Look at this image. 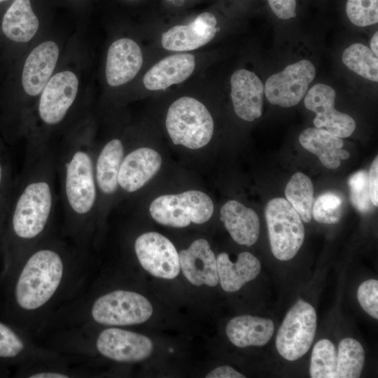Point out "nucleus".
<instances>
[{
	"instance_id": "1",
	"label": "nucleus",
	"mask_w": 378,
	"mask_h": 378,
	"mask_svg": "<svg viewBox=\"0 0 378 378\" xmlns=\"http://www.w3.org/2000/svg\"><path fill=\"white\" fill-rule=\"evenodd\" d=\"M81 251L48 235L0 278L6 321L24 331L42 322L78 274Z\"/></svg>"
},
{
	"instance_id": "2",
	"label": "nucleus",
	"mask_w": 378,
	"mask_h": 378,
	"mask_svg": "<svg viewBox=\"0 0 378 378\" xmlns=\"http://www.w3.org/2000/svg\"><path fill=\"white\" fill-rule=\"evenodd\" d=\"M55 150L46 147L15 177L4 224L0 278L13 270L49 235L56 191Z\"/></svg>"
},
{
	"instance_id": "3",
	"label": "nucleus",
	"mask_w": 378,
	"mask_h": 378,
	"mask_svg": "<svg viewBox=\"0 0 378 378\" xmlns=\"http://www.w3.org/2000/svg\"><path fill=\"white\" fill-rule=\"evenodd\" d=\"M95 148L88 130H83L67 136L59 148H55L64 229L80 250L88 246L97 224Z\"/></svg>"
},
{
	"instance_id": "4",
	"label": "nucleus",
	"mask_w": 378,
	"mask_h": 378,
	"mask_svg": "<svg viewBox=\"0 0 378 378\" xmlns=\"http://www.w3.org/2000/svg\"><path fill=\"white\" fill-rule=\"evenodd\" d=\"M153 314L147 298L131 290L118 289L95 298L84 309L85 323L126 326L146 321Z\"/></svg>"
},
{
	"instance_id": "5",
	"label": "nucleus",
	"mask_w": 378,
	"mask_h": 378,
	"mask_svg": "<svg viewBox=\"0 0 378 378\" xmlns=\"http://www.w3.org/2000/svg\"><path fill=\"white\" fill-rule=\"evenodd\" d=\"M165 125L176 145L190 149L206 146L214 133V120L206 107L199 100L182 97L169 107Z\"/></svg>"
},
{
	"instance_id": "6",
	"label": "nucleus",
	"mask_w": 378,
	"mask_h": 378,
	"mask_svg": "<svg viewBox=\"0 0 378 378\" xmlns=\"http://www.w3.org/2000/svg\"><path fill=\"white\" fill-rule=\"evenodd\" d=\"M72 337L68 340L67 345L76 353L92 348L100 356L119 363L143 360L153 349L152 341L146 336L115 326L103 329L92 342Z\"/></svg>"
},
{
	"instance_id": "7",
	"label": "nucleus",
	"mask_w": 378,
	"mask_h": 378,
	"mask_svg": "<svg viewBox=\"0 0 378 378\" xmlns=\"http://www.w3.org/2000/svg\"><path fill=\"white\" fill-rule=\"evenodd\" d=\"M149 211L152 218L161 225L184 227L191 223L208 221L214 213V204L204 192L192 190L159 196L152 202Z\"/></svg>"
},
{
	"instance_id": "8",
	"label": "nucleus",
	"mask_w": 378,
	"mask_h": 378,
	"mask_svg": "<svg viewBox=\"0 0 378 378\" xmlns=\"http://www.w3.org/2000/svg\"><path fill=\"white\" fill-rule=\"evenodd\" d=\"M265 213L273 255L280 260L293 258L304 239L300 216L287 200L280 197L270 200Z\"/></svg>"
},
{
	"instance_id": "9",
	"label": "nucleus",
	"mask_w": 378,
	"mask_h": 378,
	"mask_svg": "<svg viewBox=\"0 0 378 378\" xmlns=\"http://www.w3.org/2000/svg\"><path fill=\"white\" fill-rule=\"evenodd\" d=\"M316 326L314 308L304 300H298L288 312L279 329L276 347L279 354L291 361L304 356L312 344Z\"/></svg>"
},
{
	"instance_id": "10",
	"label": "nucleus",
	"mask_w": 378,
	"mask_h": 378,
	"mask_svg": "<svg viewBox=\"0 0 378 378\" xmlns=\"http://www.w3.org/2000/svg\"><path fill=\"white\" fill-rule=\"evenodd\" d=\"M315 75L314 64L307 59H302L270 76L264 93L274 105L284 108L293 106L305 96Z\"/></svg>"
},
{
	"instance_id": "11",
	"label": "nucleus",
	"mask_w": 378,
	"mask_h": 378,
	"mask_svg": "<svg viewBox=\"0 0 378 378\" xmlns=\"http://www.w3.org/2000/svg\"><path fill=\"white\" fill-rule=\"evenodd\" d=\"M134 251L141 267L158 278L172 279L180 272L178 253L164 235L149 232L134 241Z\"/></svg>"
},
{
	"instance_id": "12",
	"label": "nucleus",
	"mask_w": 378,
	"mask_h": 378,
	"mask_svg": "<svg viewBox=\"0 0 378 378\" xmlns=\"http://www.w3.org/2000/svg\"><path fill=\"white\" fill-rule=\"evenodd\" d=\"M336 92L325 84L317 83L307 92L305 107L316 113L313 122L316 127L323 128L330 133L346 138L351 135L356 128L355 120L348 114L335 108Z\"/></svg>"
},
{
	"instance_id": "13",
	"label": "nucleus",
	"mask_w": 378,
	"mask_h": 378,
	"mask_svg": "<svg viewBox=\"0 0 378 378\" xmlns=\"http://www.w3.org/2000/svg\"><path fill=\"white\" fill-rule=\"evenodd\" d=\"M56 352L37 346L25 331L8 321L0 320V365L22 367L41 361L59 360Z\"/></svg>"
},
{
	"instance_id": "14",
	"label": "nucleus",
	"mask_w": 378,
	"mask_h": 378,
	"mask_svg": "<svg viewBox=\"0 0 378 378\" xmlns=\"http://www.w3.org/2000/svg\"><path fill=\"white\" fill-rule=\"evenodd\" d=\"M125 154L122 140L113 138L100 148H95L94 174L98 192L97 223L106 200L119 190L118 173Z\"/></svg>"
},
{
	"instance_id": "15",
	"label": "nucleus",
	"mask_w": 378,
	"mask_h": 378,
	"mask_svg": "<svg viewBox=\"0 0 378 378\" xmlns=\"http://www.w3.org/2000/svg\"><path fill=\"white\" fill-rule=\"evenodd\" d=\"M216 24L212 13H202L190 24L174 26L163 33L162 46L166 50L177 52L197 49L214 38L219 30Z\"/></svg>"
},
{
	"instance_id": "16",
	"label": "nucleus",
	"mask_w": 378,
	"mask_h": 378,
	"mask_svg": "<svg viewBox=\"0 0 378 378\" xmlns=\"http://www.w3.org/2000/svg\"><path fill=\"white\" fill-rule=\"evenodd\" d=\"M59 55L57 44L46 41L36 46L27 56L22 69V85L26 94H40L52 77Z\"/></svg>"
},
{
	"instance_id": "17",
	"label": "nucleus",
	"mask_w": 378,
	"mask_h": 378,
	"mask_svg": "<svg viewBox=\"0 0 378 378\" xmlns=\"http://www.w3.org/2000/svg\"><path fill=\"white\" fill-rule=\"evenodd\" d=\"M162 162L161 155L147 147L125 154L118 173L119 188L127 193L139 190L157 174Z\"/></svg>"
},
{
	"instance_id": "18",
	"label": "nucleus",
	"mask_w": 378,
	"mask_h": 378,
	"mask_svg": "<svg viewBox=\"0 0 378 378\" xmlns=\"http://www.w3.org/2000/svg\"><path fill=\"white\" fill-rule=\"evenodd\" d=\"M139 46L132 39L119 38L110 46L107 52L105 75L108 84L118 87L132 80L143 64Z\"/></svg>"
},
{
	"instance_id": "19",
	"label": "nucleus",
	"mask_w": 378,
	"mask_h": 378,
	"mask_svg": "<svg viewBox=\"0 0 378 378\" xmlns=\"http://www.w3.org/2000/svg\"><path fill=\"white\" fill-rule=\"evenodd\" d=\"M231 98L235 113L251 122L262 113L264 86L260 79L246 69L234 71L230 78Z\"/></svg>"
},
{
	"instance_id": "20",
	"label": "nucleus",
	"mask_w": 378,
	"mask_h": 378,
	"mask_svg": "<svg viewBox=\"0 0 378 378\" xmlns=\"http://www.w3.org/2000/svg\"><path fill=\"white\" fill-rule=\"evenodd\" d=\"M180 269L195 286H215L218 283L216 258L204 239L194 241L178 253Z\"/></svg>"
},
{
	"instance_id": "21",
	"label": "nucleus",
	"mask_w": 378,
	"mask_h": 378,
	"mask_svg": "<svg viewBox=\"0 0 378 378\" xmlns=\"http://www.w3.org/2000/svg\"><path fill=\"white\" fill-rule=\"evenodd\" d=\"M195 68V56L189 53L169 55L155 64L144 75L143 83L149 90H164L182 83Z\"/></svg>"
},
{
	"instance_id": "22",
	"label": "nucleus",
	"mask_w": 378,
	"mask_h": 378,
	"mask_svg": "<svg viewBox=\"0 0 378 378\" xmlns=\"http://www.w3.org/2000/svg\"><path fill=\"white\" fill-rule=\"evenodd\" d=\"M220 220L234 241L253 245L259 237L260 220L255 211L237 200L227 202L220 209Z\"/></svg>"
},
{
	"instance_id": "23",
	"label": "nucleus",
	"mask_w": 378,
	"mask_h": 378,
	"mask_svg": "<svg viewBox=\"0 0 378 378\" xmlns=\"http://www.w3.org/2000/svg\"><path fill=\"white\" fill-rule=\"evenodd\" d=\"M300 145L309 152L316 155L321 163L330 169L340 167L342 160H346L350 154L342 149L344 142L323 128L309 127L299 136Z\"/></svg>"
},
{
	"instance_id": "24",
	"label": "nucleus",
	"mask_w": 378,
	"mask_h": 378,
	"mask_svg": "<svg viewBox=\"0 0 378 378\" xmlns=\"http://www.w3.org/2000/svg\"><path fill=\"white\" fill-rule=\"evenodd\" d=\"M218 281L227 292L239 290L246 283L254 279L260 273L261 265L257 258L249 252H242L236 262H232L226 253L216 258Z\"/></svg>"
},
{
	"instance_id": "25",
	"label": "nucleus",
	"mask_w": 378,
	"mask_h": 378,
	"mask_svg": "<svg viewBox=\"0 0 378 378\" xmlns=\"http://www.w3.org/2000/svg\"><path fill=\"white\" fill-rule=\"evenodd\" d=\"M274 326L271 319L251 315L232 318L226 326L230 341L238 347L263 346L273 335Z\"/></svg>"
},
{
	"instance_id": "26",
	"label": "nucleus",
	"mask_w": 378,
	"mask_h": 378,
	"mask_svg": "<svg viewBox=\"0 0 378 378\" xmlns=\"http://www.w3.org/2000/svg\"><path fill=\"white\" fill-rule=\"evenodd\" d=\"M39 27L30 0H14L6 11L1 22L4 34L18 43L29 41Z\"/></svg>"
},
{
	"instance_id": "27",
	"label": "nucleus",
	"mask_w": 378,
	"mask_h": 378,
	"mask_svg": "<svg viewBox=\"0 0 378 378\" xmlns=\"http://www.w3.org/2000/svg\"><path fill=\"white\" fill-rule=\"evenodd\" d=\"M285 195L301 220L310 222L314 204V187L311 179L301 172L295 173L286 185Z\"/></svg>"
},
{
	"instance_id": "28",
	"label": "nucleus",
	"mask_w": 378,
	"mask_h": 378,
	"mask_svg": "<svg viewBox=\"0 0 378 378\" xmlns=\"http://www.w3.org/2000/svg\"><path fill=\"white\" fill-rule=\"evenodd\" d=\"M365 362L361 344L351 337L341 340L337 354L336 378L359 377Z\"/></svg>"
},
{
	"instance_id": "29",
	"label": "nucleus",
	"mask_w": 378,
	"mask_h": 378,
	"mask_svg": "<svg viewBox=\"0 0 378 378\" xmlns=\"http://www.w3.org/2000/svg\"><path fill=\"white\" fill-rule=\"evenodd\" d=\"M344 64L363 78L377 82L378 59L368 46L356 43L346 48L342 56Z\"/></svg>"
},
{
	"instance_id": "30",
	"label": "nucleus",
	"mask_w": 378,
	"mask_h": 378,
	"mask_svg": "<svg viewBox=\"0 0 378 378\" xmlns=\"http://www.w3.org/2000/svg\"><path fill=\"white\" fill-rule=\"evenodd\" d=\"M15 177L8 149L0 139V269L1 266V247L4 224L8 213Z\"/></svg>"
},
{
	"instance_id": "31",
	"label": "nucleus",
	"mask_w": 378,
	"mask_h": 378,
	"mask_svg": "<svg viewBox=\"0 0 378 378\" xmlns=\"http://www.w3.org/2000/svg\"><path fill=\"white\" fill-rule=\"evenodd\" d=\"M337 353L335 345L327 339L314 345L309 368L312 378H336Z\"/></svg>"
},
{
	"instance_id": "32",
	"label": "nucleus",
	"mask_w": 378,
	"mask_h": 378,
	"mask_svg": "<svg viewBox=\"0 0 378 378\" xmlns=\"http://www.w3.org/2000/svg\"><path fill=\"white\" fill-rule=\"evenodd\" d=\"M343 200L342 197L332 192L321 195L312 207V216L318 223L335 224L342 217Z\"/></svg>"
},
{
	"instance_id": "33",
	"label": "nucleus",
	"mask_w": 378,
	"mask_h": 378,
	"mask_svg": "<svg viewBox=\"0 0 378 378\" xmlns=\"http://www.w3.org/2000/svg\"><path fill=\"white\" fill-rule=\"evenodd\" d=\"M346 13L349 20L358 27L378 22V0H347Z\"/></svg>"
},
{
	"instance_id": "34",
	"label": "nucleus",
	"mask_w": 378,
	"mask_h": 378,
	"mask_svg": "<svg viewBox=\"0 0 378 378\" xmlns=\"http://www.w3.org/2000/svg\"><path fill=\"white\" fill-rule=\"evenodd\" d=\"M348 184L354 207L362 213L370 211L373 204L369 191L368 174L365 171L356 172L349 178Z\"/></svg>"
},
{
	"instance_id": "35",
	"label": "nucleus",
	"mask_w": 378,
	"mask_h": 378,
	"mask_svg": "<svg viewBox=\"0 0 378 378\" xmlns=\"http://www.w3.org/2000/svg\"><path fill=\"white\" fill-rule=\"evenodd\" d=\"M59 360L41 361L22 367L24 377L29 378H69L72 373L57 364Z\"/></svg>"
},
{
	"instance_id": "36",
	"label": "nucleus",
	"mask_w": 378,
	"mask_h": 378,
	"mask_svg": "<svg viewBox=\"0 0 378 378\" xmlns=\"http://www.w3.org/2000/svg\"><path fill=\"white\" fill-rule=\"evenodd\" d=\"M357 298L361 307L374 318H378V281L369 279L358 288Z\"/></svg>"
},
{
	"instance_id": "37",
	"label": "nucleus",
	"mask_w": 378,
	"mask_h": 378,
	"mask_svg": "<svg viewBox=\"0 0 378 378\" xmlns=\"http://www.w3.org/2000/svg\"><path fill=\"white\" fill-rule=\"evenodd\" d=\"M273 13L280 19L288 20L296 16V0H267Z\"/></svg>"
},
{
	"instance_id": "38",
	"label": "nucleus",
	"mask_w": 378,
	"mask_h": 378,
	"mask_svg": "<svg viewBox=\"0 0 378 378\" xmlns=\"http://www.w3.org/2000/svg\"><path fill=\"white\" fill-rule=\"evenodd\" d=\"M368 186L372 204L378 205V157L373 160L368 173Z\"/></svg>"
},
{
	"instance_id": "39",
	"label": "nucleus",
	"mask_w": 378,
	"mask_h": 378,
	"mask_svg": "<svg viewBox=\"0 0 378 378\" xmlns=\"http://www.w3.org/2000/svg\"><path fill=\"white\" fill-rule=\"evenodd\" d=\"M206 378H244L245 376L228 365L220 366L209 372Z\"/></svg>"
},
{
	"instance_id": "40",
	"label": "nucleus",
	"mask_w": 378,
	"mask_h": 378,
	"mask_svg": "<svg viewBox=\"0 0 378 378\" xmlns=\"http://www.w3.org/2000/svg\"><path fill=\"white\" fill-rule=\"evenodd\" d=\"M378 32H375L370 40V50L376 55H378Z\"/></svg>"
},
{
	"instance_id": "41",
	"label": "nucleus",
	"mask_w": 378,
	"mask_h": 378,
	"mask_svg": "<svg viewBox=\"0 0 378 378\" xmlns=\"http://www.w3.org/2000/svg\"><path fill=\"white\" fill-rule=\"evenodd\" d=\"M6 1V0H0V3H1V2H3V1Z\"/></svg>"
}]
</instances>
